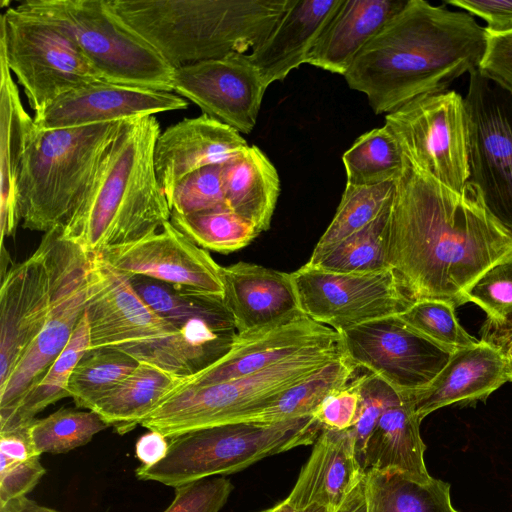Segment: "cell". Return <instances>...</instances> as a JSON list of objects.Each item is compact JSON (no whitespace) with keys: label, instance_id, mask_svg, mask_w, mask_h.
<instances>
[{"label":"cell","instance_id":"836d02e7","mask_svg":"<svg viewBox=\"0 0 512 512\" xmlns=\"http://www.w3.org/2000/svg\"><path fill=\"white\" fill-rule=\"evenodd\" d=\"M139 297L161 318L182 328L193 320L235 324L222 296L189 294L145 276L128 278Z\"/></svg>","mask_w":512,"mask_h":512},{"label":"cell","instance_id":"f907efd6","mask_svg":"<svg viewBox=\"0 0 512 512\" xmlns=\"http://www.w3.org/2000/svg\"><path fill=\"white\" fill-rule=\"evenodd\" d=\"M29 426L0 432V454L18 462L39 456L33 448Z\"/></svg>","mask_w":512,"mask_h":512},{"label":"cell","instance_id":"d6a6232c","mask_svg":"<svg viewBox=\"0 0 512 512\" xmlns=\"http://www.w3.org/2000/svg\"><path fill=\"white\" fill-rule=\"evenodd\" d=\"M90 335L86 313L78 322L68 344L41 380L24 396L13 412L0 421V432L27 427L49 405L70 397L69 380L78 362L89 350Z\"/></svg>","mask_w":512,"mask_h":512},{"label":"cell","instance_id":"680465c9","mask_svg":"<svg viewBox=\"0 0 512 512\" xmlns=\"http://www.w3.org/2000/svg\"><path fill=\"white\" fill-rule=\"evenodd\" d=\"M261 512H273V509L272 508H269V509H266V510H263Z\"/></svg>","mask_w":512,"mask_h":512},{"label":"cell","instance_id":"30bf717a","mask_svg":"<svg viewBox=\"0 0 512 512\" xmlns=\"http://www.w3.org/2000/svg\"><path fill=\"white\" fill-rule=\"evenodd\" d=\"M0 24V56L24 89L35 114L61 95L103 80L52 21L16 6L5 10Z\"/></svg>","mask_w":512,"mask_h":512},{"label":"cell","instance_id":"7a4b0ae2","mask_svg":"<svg viewBox=\"0 0 512 512\" xmlns=\"http://www.w3.org/2000/svg\"><path fill=\"white\" fill-rule=\"evenodd\" d=\"M486 43V29L469 13L407 0L344 77L351 89L367 96L375 114H389L419 96L447 90L478 69Z\"/></svg>","mask_w":512,"mask_h":512},{"label":"cell","instance_id":"74e56055","mask_svg":"<svg viewBox=\"0 0 512 512\" xmlns=\"http://www.w3.org/2000/svg\"><path fill=\"white\" fill-rule=\"evenodd\" d=\"M170 222L201 248L219 253L239 250L260 234L227 206L190 214L171 212Z\"/></svg>","mask_w":512,"mask_h":512},{"label":"cell","instance_id":"603a6c76","mask_svg":"<svg viewBox=\"0 0 512 512\" xmlns=\"http://www.w3.org/2000/svg\"><path fill=\"white\" fill-rule=\"evenodd\" d=\"M223 300L238 334L255 331L300 312L291 274L238 262L221 266Z\"/></svg>","mask_w":512,"mask_h":512},{"label":"cell","instance_id":"60d3db41","mask_svg":"<svg viewBox=\"0 0 512 512\" xmlns=\"http://www.w3.org/2000/svg\"><path fill=\"white\" fill-rule=\"evenodd\" d=\"M455 308L447 301L422 299L413 302L399 317L422 335L454 352L480 342L460 325Z\"/></svg>","mask_w":512,"mask_h":512},{"label":"cell","instance_id":"ee69618b","mask_svg":"<svg viewBox=\"0 0 512 512\" xmlns=\"http://www.w3.org/2000/svg\"><path fill=\"white\" fill-rule=\"evenodd\" d=\"M357 381L360 405L356 423L349 431L353 439L357 461L362 467L365 446L380 417L389 406L397 402L406 393L397 391L370 372L358 377Z\"/></svg>","mask_w":512,"mask_h":512},{"label":"cell","instance_id":"f546056e","mask_svg":"<svg viewBox=\"0 0 512 512\" xmlns=\"http://www.w3.org/2000/svg\"><path fill=\"white\" fill-rule=\"evenodd\" d=\"M183 378L153 364L139 362L118 386L96 402V412L119 434L133 430Z\"/></svg>","mask_w":512,"mask_h":512},{"label":"cell","instance_id":"d6986e66","mask_svg":"<svg viewBox=\"0 0 512 512\" xmlns=\"http://www.w3.org/2000/svg\"><path fill=\"white\" fill-rule=\"evenodd\" d=\"M339 340L335 330L300 311L264 328L238 334L222 359L183 378L178 386H203L248 376L309 348Z\"/></svg>","mask_w":512,"mask_h":512},{"label":"cell","instance_id":"1f68e13d","mask_svg":"<svg viewBox=\"0 0 512 512\" xmlns=\"http://www.w3.org/2000/svg\"><path fill=\"white\" fill-rule=\"evenodd\" d=\"M355 370L343 355L278 394L246 421L273 423L312 416L328 395L350 382Z\"/></svg>","mask_w":512,"mask_h":512},{"label":"cell","instance_id":"f5cc1de1","mask_svg":"<svg viewBox=\"0 0 512 512\" xmlns=\"http://www.w3.org/2000/svg\"><path fill=\"white\" fill-rule=\"evenodd\" d=\"M482 338L497 346L507 358H512V321L502 326L486 324L482 328Z\"/></svg>","mask_w":512,"mask_h":512},{"label":"cell","instance_id":"9f6ffc18","mask_svg":"<svg viewBox=\"0 0 512 512\" xmlns=\"http://www.w3.org/2000/svg\"><path fill=\"white\" fill-rule=\"evenodd\" d=\"M273 512H333L330 508L321 505H310L304 509H295L287 500H283L272 507Z\"/></svg>","mask_w":512,"mask_h":512},{"label":"cell","instance_id":"277c9868","mask_svg":"<svg viewBox=\"0 0 512 512\" xmlns=\"http://www.w3.org/2000/svg\"><path fill=\"white\" fill-rule=\"evenodd\" d=\"M85 313L87 353L110 349L153 364L181 378L222 359L232 348L235 330L205 320L178 328L157 315L136 293L130 280L92 255Z\"/></svg>","mask_w":512,"mask_h":512},{"label":"cell","instance_id":"6f0895ef","mask_svg":"<svg viewBox=\"0 0 512 512\" xmlns=\"http://www.w3.org/2000/svg\"><path fill=\"white\" fill-rule=\"evenodd\" d=\"M507 359H508V363H507L508 381H512V358H507Z\"/></svg>","mask_w":512,"mask_h":512},{"label":"cell","instance_id":"bcb514c9","mask_svg":"<svg viewBox=\"0 0 512 512\" xmlns=\"http://www.w3.org/2000/svg\"><path fill=\"white\" fill-rule=\"evenodd\" d=\"M360 392L357 378L328 395L314 411L313 417L324 427L348 430L357 420Z\"/></svg>","mask_w":512,"mask_h":512},{"label":"cell","instance_id":"ba28073f","mask_svg":"<svg viewBox=\"0 0 512 512\" xmlns=\"http://www.w3.org/2000/svg\"><path fill=\"white\" fill-rule=\"evenodd\" d=\"M344 355L341 340L309 348L257 373L203 386H177L139 423L167 438L246 421L278 394Z\"/></svg>","mask_w":512,"mask_h":512},{"label":"cell","instance_id":"db71d44e","mask_svg":"<svg viewBox=\"0 0 512 512\" xmlns=\"http://www.w3.org/2000/svg\"><path fill=\"white\" fill-rule=\"evenodd\" d=\"M364 478L333 512H369Z\"/></svg>","mask_w":512,"mask_h":512},{"label":"cell","instance_id":"52a82bcc","mask_svg":"<svg viewBox=\"0 0 512 512\" xmlns=\"http://www.w3.org/2000/svg\"><path fill=\"white\" fill-rule=\"evenodd\" d=\"M323 426L313 417L265 423L241 421L168 438L163 460L135 470L139 480L171 487L238 472L265 457L313 444Z\"/></svg>","mask_w":512,"mask_h":512},{"label":"cell","instance_id":"2e32d148","mask_svg":"<svg viewBox=\"0 0 512 512\" xmlns=\"http://www.w3.org/2000/svg\"><path fill=\"white\" fill-rule=\"evenodd\" d=\"M62 226L45 232L24 261L1 278L0 387L43 329L55 291L56 255Z\"/></svg>","mask_w":512,"mask_h":512},{"label":"cell","instance_id":"7bdbcfd3","mask_svg":"<svg viewBox=\"0 0 512 512\" xmlns=\"http://www.w3.org/2000/svg\"><path fill=\"white\" fill-rule=\"evenodd\" d=\"M465 299L486 313V324L502 326L512 321V257L485 271L466 290Z\"/></svg>","mask_w":512,"mask_h":512},{"label":"cell","instance_id":"4dcf8cb0","mask_svg":"<svg viewBox=\"0 0 512 512\" xmlns=\"http://www.w3.org/2000/svg\"><path fill=\"white\" fill-rule=\"evenodd\" d=\"M369 512H459L450 484L431 477L419 481L397 473L365 472Z\"/></svg>","mask_w":512,"mask_h":512},{"label":"cell","instance_id":"4fadbf2b","mask_svg":"<svg viewBox=\"0 0 512 512\" xmlns=\"http://www.w3.org/2000/svg\"><path fill=\"white\" fill-rule=\"evenodd\" d=\"M291 276L301 312L337 333L400 315L414 302L391 269L335 273L305 264Z\"/></svg>","mask_w":512,"mask_h":512},{"label":"cell","instance_id":"e575fe53","mask_svg":"<svg viewBox=\"0 0 512 512\" xmlns=\"http://www.w3.org/2000/svg\"><path fill=\"white\" fill-rule=\"evenodd\" d=\"M346 184L372 186L395 181L405 155L392 131L384 125L359 136L342 156Z\"/></svg>","mask_w":512,"mask_h":512},{"label":"cell","instance_id":"f1b7e54d","mask_svg":"<svg viewBox=\"0 0 512 512\" xmlns=\"http://www.w3.org/2000/svg\"><path fill=\"white\" fill-rule=\"evenodd\" d=\"M227 206L250 222L259 233L269 229L280 193L278 172L255 145L222 164Z\"/></svg>","mask_w":512,"mask_h":512},{"label":"cell","instance_id":"83f0119b","mask_svg":"<svg viewBox=\"0 0 512 512\" xmlns=\"http://www.w3.org/2000/svg\"><path fill=\"white\" fill-rule=\"evenodd\" d=\"M0 229L4 238L19 223L18 178L22 159L35 129L34 119L25 111L19 90L6 61L0 56Z\"/></svg>","mask_w":512,"mask_h":512},{"label":"cell","instance_id":"9a60e30c","mask_svg":"<svg viewBox=\"0 0 512 512\" xmlns=\"http://www.w3.org/2000/svg\"><path fill=\"white\" fill-rule=\"evenodd\" d=\"M344 355L401 393L428 386L452 351L430 340L399 315L368 321L341 333Z\"/></svg>","mask_w":512,"mask_h":512},{"label":"cell","instance_id":"ab89813d","mask_svg":"<svg viewBox=\"0 0 512 512\" xmlns=\"http://www.w3.org/2000/svg\"><path fill=\"white\" fill-rule=\"evenodd\" d=\"M108 427L92 410L62 407L45 418L33 420L29 435L37 455L62 454L87 444L94 435Z\"/></svg>","mask_w":512,"mask_h":512},{"label":"cell","instance_id":"11a10c76","mask_svg":"<svg viewBox=\"0 0 512 512\" xmlns=\"http://www.w3.org/2000/svg\"><path fill=\"white\" fill-rule=\"evenodd\" d=\"M0 512H60L45 506H42L27 498L26 496L13 499L4 505H0Z\"/></svg>","mask_w":512,"mask_h":512},{"label":"cell","instance_id":"816d5d0a","mask_svg":"<svg viewBox=\"0 0 512 512\" xmlns=\"http://www.w3.org/2000/svg\"><path fill=\"white\" fill-rule=\"evenodd\" d=\"M169 449V441L162 433L149 430L135 444V456L141 465L152 466L163 460Z\"/></svg>","mask_w":512,"mask_h":512},{"label":"cell","instance_id":"f35d334b","mask_svg":"<svg viewBox=\"0 0 512 512\" xmlns=\"http://www.w3.org/2000/svg\"><path fill=\"white\" fill-rule=\"evenodd\" d=\"M139 362L117 350L100 349L86 353L69 380V395L78 408L92 410L97 401L129 376Z\"/></svg>","mask_w":512,"mask_h":512},{"label":"cell","instance_id":"8d00e7d4","mask_svg":"<svg viewBox=\"0 0 512 512\" xmlns=\"http://www.w3.org/2000/svg\"><path fill=\"white\" fill-rule=\"evenodd\" d=\"M391 203L376 219L339 242L312 267L335 273H370L390 269L387 246Z\"/></svg>","mask_w":512,"mask_h":512},{"label":"cell","instance_id":"3957f363","mask_svg":"<svg viewBox=\"0 0 512 512\" xmlns=\"http://www.w3.org/2000/svg\"><path fill=\"white\" fill-rule=\"evenodd\" d=\"M155 116L125 121L78 199L63 236L99 255L157 232L171 210L154 166Z\"/></svg>","mask_w":512,"mask_h":512},{"label":"cell","instance_id":"5bb4252c","mask_svg":"<svg viewBox=\"0 0 512 512\" xmlns=\"http://www.w3.org/2000/svg\"><path fill=\"white\" fill-rule=\"evenodd\" d=\"M91 257L61 232L52 306L43 329L0 387V421L13 412L68 344L85 312Z\"/></svg>","mask_w":512,"mask_h":512},{"label":"cell","instance_id":"8992f818","mask_svg":"<svg viewBox=\"0 0 512 512\" xmlns=\"http://www.w3.org/2000/svg\"><path fill=\"white\" fill-rule=\"evenodd\" d=\"M124 122L49 130L35 125L18 178L23 228L45 233L67 221Z\"/></svg>","mask_w":512,"mask_h":512},{"label":"cell","instance_id":"b9f144b4","mask_svg":"<svg viewBox=\"0 0 512 512\" xmlns=\"http://www.w3.org/2000/svg\"><path fill=\"white\" fill-rule=\"evenodd\" d=\"M165 196L171 212L178 214L227 206L222 183V164L205 166L188 173Z\"/></svg>","mask_w":512,"mask_h":512},{"label":"cell","instance_id":"c3c4849f","mask_svg":"<svg viewBox=\"0 0 512 512\" xmlns=\"http://www.w3.org/2000/svg\"><path fill=\"white\" fill-rule=\"evenodd\" d=\"M46 473L40 462V456L26 461H11L0 468V505L26 496L39 483Z\"/></svg>","mask_w":512,"mask_h":512},{"label":"cell","instance_id":"ac0fdd59","mask_svg":"<svg viewBox=\"0 0 512 512\" xmlns=\"http://www.w3.org/2000/svg\"><path fill=\"white\" fill-rule=\"evenodd\" d=\"M267 88L247 54L234 53L174 69L177 95L239 133L253 130Z\"/></svg>","mask_w":512,"mask_h":512},{"label":"cell","instance_id":"e0dca14e","mask_svg":"<svg viewBox=\"0 0 512 512\" xmlns=\"http://www.w3.org/2000/svg\"><path fill=\"white\" fill-rule=\"evenodd\" d=\"M99 256L127 278L145 276L185 293L223 297L221 266L170 220L160 232L107 249Z\"/></svg>","mask_w":512,"mask_h":512},{"label":"cell","instance_id":"f6af8a7d","mask_svg":"<svg viewBox=\"0 0 512 512\" xmlns=\"http://www.w3.org/2000/svg\"><path fill=\"white\" fill-rule=\"evenodd\" d=\"M233 490L224 477H209L175 488L174 499L163 512H219Z\"/></svg>","mask_w":512,"mask_h":512},{"label":"cell","instance_id":"9c48e42d","mask_svg":"<svg viewBox=\"0 0 512 512\" xmlns=\"http://www.w3.org/2000/svg\"><path fill=\"white\" fill-rule=\"evenodd\" d=\"M17 6L59 26L104 81L174 92V68L110 0H26Z\"/></svg>","mask_w":512,"mask_h":512},{"label":"cell","instance_id":"d4e9b609","mask_svg":"<svg viewBox=\"0 0 512 512\" xmlns=\"http://www.w3.org/2000/svg\"><path fill=\"white\" fill-rule=\"evenodd\" d=\"M407 0H341L306 63L345 75L361 50L406 4Z\"/></svg>","mask_w":512,"mask_h":512},{"label":"cell","instance_id":"681fc988","mask_svg":"<svg viewBox=\"0 0 512 512\" xmlns=\"http://www.w3.org/2000/svg\"><path fill=\"white\" fill-rule=\"evenodd\" d=\"M445 3L482 18L487 23V32L512 30V0H446Z\"/></svg>","mask_w":512,"mask_h":512},{"label":"cell","instance_id":"8fae6325","mask_svg":"<svg viewBox=\"0 0 512 512\" xmlns=\"http://www.w3.org/2000/svg\"><path fill=\"white\" fill-rule=\"evenodd\" d=\"M464 104L468 182L512 232V94L476 69L469 73Z\"/></svg>","mask_w":512,"mask_h":512},{"label":"cell","instance_id":"7c38bea8","mask_svg":"<svg viewBox=\"0 0 512 512\" xmlns=\"http://www.w3.org/2000/svg\"><path fill=\"white\" fill-rule=\"evenodd\" d=\"M404 155L445 186L462 192L469 179L464 98L454 90L419 96L385 117Z\"/></svg>","mask_w":512,"mask_h":512},{"label":"cell","instance_id":"44dd1931","mask_svg":"<svg viewBox=\"0 0 512 512\" xmlns=\"http://www.w3.org/2000/svg\"><path fill=\"white\" fill-rule=\"evenodd\" d=\"M248 146L234 128L204 113L167 127L154 147V166L164 191L188 173L224 164Z\"/></svg>","mask_w":512,"mask_h":512},{"label":"cell","instance_id":"d590c367","mask_svg":"<svg viewBox=\"0 0 512 512\" xmlns=\"http://www.w3.org/2000/svg\"><path fill=\"white\" fill-rule=\"evenodd\" d=\"M393 192L394 181L372 186L346 184L336 213L306 264L315 265L339 242L376 219L390 205Z\"/></svg>","mask_w":512,"mask_h":512},{"label":"cell","instance_id":"5b68a950","mask_svg":"<svg viewBox=\"0 0 512 512\" xmlns=\"http://www.w3.org/2000/svg\"><path fill=\"white\" fill-rule=\"evenodd\" d=\"M117 14L174 69L247 54L262 44L291 0H110Z\"/></svg>","mask_w":512,"mask_h":512},{"label":"cell","instance_id":"7402d4cb","mask_svg":"<svg viewBox=\"0 0 512 512\" xmlns=\"http://www.w3.org/2000/svg\"><path fill=\"white\" fill-rule=\"evenodd\" d=\"M508 359L491 342L456 350L434 380L425 388L409 393L422 421L430 413L452 404L485 400L508 381Z\"/></svg>","mask_w":512,"mask_h":512},{"label":"cell","instance_id":"484cf974","mask_svg":"<svg viewBox=\"0 0 512 512\" xmlns=\"http://www.w3.org/2000/svg\"><path fill=\"white\" fill-rule=\"evenodd\" d=\"M341 0H291L267 39L247 53L268 87L306 63L308 53Z\"/></svg>","mask_w":512,"mask_h":512},{"label":"cell","instance_id":"ffe728a7","mask_svg":"<svg viewBox=\"0 0 512 512\" xmlns=\"http://www.w3.org/2000/svg\"><path fill=\"white\" fill-rule=\"evenodd\" d=\"M186 99L172 92L97 81L73 89L34 114L39 129H64L124 122L157 113L182 110Z\"/></svg>","mask_w":512,"mask_h":512},{"label":"cell","instance_id":"cb8c5ba5","mask_svg":"<svg viewBox=\"0 0 512 512\" xmlns=\"http://www.w3.org/2000/svg\"><path fill=\"white\" fill-rule=\"evenodd\" d=\"M286 498L295 509L316 504L335 510L364 478L348 430L324 428Z\"/></svg>","mask_w":512,"mask_h":512},{"label":"cell","instance_id":"6da1fadb","mask_svg":"<svg viewBox=\"0 0 512 512\" xmlns=\"http://www.w3.org/2000/svg\"><path fill=\"white\" fill-rule=\"evenodd\" d=\"M510 257L512 232L471 183L455 191L405 156L394 181L387 263L414 302L467 303L466 290Z\"/></svg>","mask_w":512,"mask_h":512},{"label":"cell","instance_id":"4316f807","mask_svg":"<svg viewBox=\"0 0 512 512\" xmlns=\"http://www.w3.org/2000/svg\"><path fill=\"white\" fill-rule=\"evenodd\" d=\"M410 394H404L380 417L365 446L362 468L397 473L426 481L432 476L426 468V446Z\"/></svg>","mask_w":512,"mask_h":512},{"label":"cell","instance_id":"7dc6e473","mask_svg":"<svg viewBox=\"0 0 512 512\" xmlns=\"http://www.w3.org/2000/svg\"><path fill=\"white\" fill-rule=\"evenodd\" d=\"M478 70L512 94V30L487 32L486 49Z\"/></svg>","mask_w":512,"mask_h":512}]
</instances>
